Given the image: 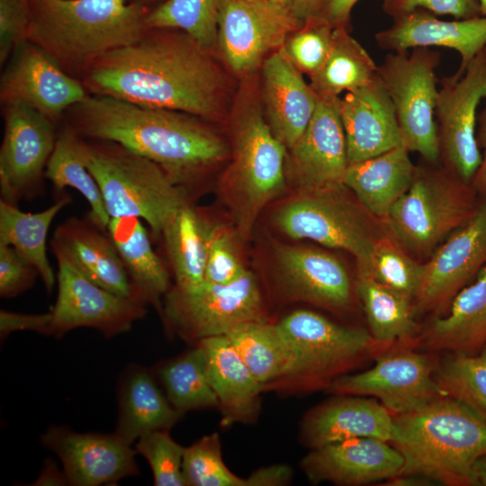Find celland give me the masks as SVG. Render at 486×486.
Masks as SVG:
<instances>
[{
    "mask_svg": "<svg viewBox=\"0 0 486 486\" xmlns=\"http://www.w3.org/2000/svg\"><path fill=\"white\" fill-rule=\"evenodd\" d=\"M151 29L110 51L82 73L88 94L212 119L220 112L223 79L207 50L189 35Z\"/></svg>",
    "mask_w": 486,
    "mask_h": 486,
    "instance_id": "6da1fadb",
    "label": "cell"
},
{
    "mask_svg": "<svg viewBox=\"0 0 486 486\" xmlns=\"http://www.w3.org/2000/svg\"><path fill=\"white\" fill-rule=\"evenodd\" d=\"M68 125L82 138L117 143L190 187L226 153L224 143L191 114L92 94L71 107Z\"/></svg>",
    "mask_w": 486,
    "mask_h": 486,
    "instance_id": "7a4b0ae2",
    "label": "cell"
},
{
    "mask_svg": "<svg viewBox=\"0 0 486 486\" xmlns=\"http://www.w3.org/2000/svg\"><path fill=\"white\" fill-rule=\"evenodd\" d=\"M27 40L69 75L148 31V7L127 0H29Z\"/></svg>",
    "mask_w": 486,
    "mask_h": 486,
    "instance_id": "3957f363",
    "label": "cell"
},
{
    "mask_svg": "<svg viewBox=\"0 0 486 486\" xmlns=\"http://www.w3.org/2000/svg\"><path fill=\"white\" fill-rule=\"evenodd\" d=\"M393 419L391 444L403 456L400 474L419 475L447 486H477L473 466L486 454V421L479 415L445 396L393 415Z\"/></svg>",
    "mask_w": 486,
    "mask_h": 486,
    "instance_id": "277c9868",
    "label": "cell"
},
{
    "mask_svg": "<svg viewBox=\"0 0 486 486\" xmlns=\"http://www.w3.org/2000/svg\"><path fill=\"white\" fill-rule=\"evenodd\" d=\"M85 160L109 216L138 217L148 224L153 238L192 203L188 192L160 166L117 143L86 140Z\"/></svg>",
    "mask_w": 486,
    "mask_h": 486,
    "instance_id": "5b68a950",
    "label": "cell"
},
{
    "mask_svg": "<svg viewBox=\"0 0 486 486\" xmlns=\"http://www.w3.org/2000/svg\"><path fill=\"white\" fill-rule=\"evenodd\" d=\"M417 166L409 190L382 221L389 234L413 257L429 258L438 243L477 211L481 194L437 163Z\"/></svg>",
    "mask_w": 486,
    "mask_h": 486,
    "instance_id": "8992f818",
    "label": "cell"
},
{
    "mask_svg": "<svg viewBox=\"0 0 486 486\" xmlns=\"http://www.w3.org/2000/svg\"><path fill=\"white\" fill-rule=\"evenodd\" d=\"M274 223L293 239H310L346 250L368 276L372 252L389 232L344 185L299 191L275 211Z\"/></svg>",
    "mask_w": 486,
    "mask_h": 486,
    "instance_id": "52a82bcc",
    "label": "cell"
},
{
    "mask_svg": "<svg viewBox=\"0 0 486 486\" xmlns=\"http://www.w3.org/2000/svg\"><path fill=\"white\" fill-rule=\"evenodd\" d=\"M285 148L258 111H249L238 122L233 161L220 194L243 238L262 210L285 191Z\"/></svg>",
    "mask_w": 486,
    "mask_h": 486,
    "instance_id": "ba28073f",
    "label": "cell"
},
{
    "mask_svg": "<svg viewBox=\"0 0 486 486\" xmlns=\"http://www.w3.org/2000/svg\"><path fill=\"white\" fill-rule=\"evenodd\" d=\"M275 325L295 358V374L285 389L328 388L362 360L386 350L366 329L337 324L311 310H294Z\"/></svg>",
    "mask_w": 486,
    "mask_h": 486,
    "instance_id": "9c48e42d",
    "label": "cell"
},
{
    "mask_svg": "<svg viewBox=\"0 0 486 486\" xmlns=\"http://www.w3.org/2000/svg\"><path fill=\"white\" fill-rule=\"evenodd\" d=\"M160 314L169 331L194 344L227 335L248 321L266 320L258 282L248 270L227 284L204 281L192 290L174 285L163 298Z\"/></svg>",
    "mask_w": 486,
    "mask_h": 486,
    "instance_id": "30bf717a",
    "label": "cell"
},
{
    "mask_svg": "<svg viewBox=\"0 0 486 486\" xmlns=\"http://www.w3.org/2000/svg\"><path fill=\"white\" fill-rule=\"evenodd\" d=\"M440 58L439 51L419 47L410 55L389 53L377 68L395 110L402 145L428 163L440 159L435 119L438 94L435 70Z\"/></svg>",
    "mask_w": 486,
    "mask_h": 486,
    "instance_id": "8fae6325",
    "label": "cell"
},
{
    "mask_svg": "<svg viewBox=\"0 0 486 486\" xmlns=\"http://www.w3.org/2000/svg\"><path fill=\"white\" fill-rule=\"evenodd\" d=\"M394 345L375 357L374 365L364 372L342 374L328 391L336 395L372 396L392 415L410 412L445 397L435 380L438 360L433 352Z\"/></svg>",
    "mask_w": 486,
    "mask_h": 486,
    "instance_id": "7c38bea8",
    "label": "cell"
},
{
    "mask_svg": "<svg viewBox=\"0 0 486 486\" xmlns=\"http://www.w3.org/2000/svg\"><path fill=\"white\" fill-rule=\"evenodd\" d=\"M435 119L443 166L472 184L482 163L476 140L477 108L486 97V55L482 50L457 77L440 79ZM439 159V160H440Z\"/></svg>",
    "mask_w": 486,
    "mask_h": 486,
    "instance_id": "4fadbf2b",
    "label": "cell"
},
{
    "mask_svg": "<svg viewBox=\"0 0 486 486\" xmlns=\"http://www.w3.org/2000/svg\"><path fill=\"white\" fill-rule=\"evenodd\" d=\"M0 148L1 200L18 205L43 193L45 170L57 135L54 122L22 103L4 105Z\"/></svg>",
    "mask_w": 486,
    "mask_h": 486,
    "instance_id": "5bb4252c",
    "label": "cell"
},
{
    "mask_svg": "<svg viewBox=\"0 0 486 486\" xmlns=\"http://www.w3.org/2000/svg\"><path fill=\"white\" fill-rule=\"evenodd\" d=\"M303 24L290 7L268 0H220L217 40L230 68L248 73Z\"/></svg>",
    "mask_w": 486,
    "mask_h": 486,
    "instance_id": "9a60e30c",
    "label": "cell"
},
{
    "mask_svg": "<svg viewBox=\"0 0 486 486\" xmlns=\"http://www.w3.org/2000/svg\"><path fill=\"white\" fill-rule=\"evenodd\" d=\"M56 259L58 296L50 310L49 336L60 338L74 328L87 327L111 338L128 331L135 321L145 316V305L107 291L67 260Z\"/></svg>",
    "mask_w": 486,
    "mask_h": 486,
    "instance_id": "2e32d148",
    "label": "cell"
},
{
    "mask_svg": "<svg viewBox=\"0 0 486 486\" xmlns=\"http://www.w3.org/2000/svg\"><path fill=\"white\" fill-rule=\"evenodd\" d=\"M486 265V192L474 215L454 230L426 261V273L414 300L416 311L447 310L454 296Z\"/></svg>",
    "mask_w": 486,
    "mask_h": 486,
    "instance_id": "e0dca14e",
    "label": "cell"
},
{
    "mask_svg": "<svg viewBox=\"0 0 486 486\" xmlns=\"http://www.w3.org/2000/svg\"><path fill=\"white\" fill-rule=\"evenodd\" d=\"M87 95L81 80L28 40L13 52L1 76L0 99L4 105L22 103L52 122Z\"/></svg>",
    "mask_w": 486,
    "mask_h": 486,
    "instance_id": "ac0fdd59",
    "label": "cell"
},
{
    "mask_svg": "<svg viewBox=\"0 0 486 486\" xmlns=\"http://www.w3.org/2000/svg\"><path fill=\"white\" fill-rule=\"evenodd\" d=\"M41 442L60 459L68 485L112 484L140 472L136 450L115 433H77L50 427Z\"/></svg>",
    "mask_w": 486,
    "mask_h": 486,
    "instance_id": "d6986e66",
    "label": "cell"
},
{
    "mask_svg": "<svg viewBox=\"0 0 486 486\" xmlns=\"http://www.w3.org/2000/svg\"><path fill=\"white\" fill-rule=\"evenodd\" d=\"M274 257L278 286L285 298L333 311L352 306L355 286L334 256L310 248L279 245Z\"/></svg>",
    "mask_w": 486,
    "mask_h": 486,
    "instance_id": "ffe728a7",
    "label": "cell"
},
{
    "mask_svg": "<svg viewBox=\"0 0 486 486\" xmlns=\"http://www.w3.org/2000/svg\"><path fill=\"white\" fill-rule=\"evenodd\" d=\"M403 464V456L390 442L356 437L311 449L301 467L312 483L359 486L399 474Z\"/></svg>",
    "mask_w": 486,
    "mask_h": 486,
    "instance_id": "44dd1931",
    "label": "cell"
},
{
    "mask_svg": "<svg viewBox=\"0 0 486 486\" xmlns=\"http://www.w3.org/2000/svg\"><path fill=\"white\" fill-rule=\"evenodd\" d=\"M338 98H320L306 130L291 150L299 191L343 184L349 165Z\"/></svg>",
    "mask_w": 486,
    "mask_h": 486,
    "instance_id": "7402d4cb",
    "label": "cell"
},
{
    "mask_svg": "<svg viewBox=\"0 0 486 486\" xmlns=\"http://www.w3.org/2000/svg\"><path fill=\"white\" fill-rule=\"evenodd\" d=\"M382 50L407 53L409 49L443 47L456 50L461 62L454 74L460 77L467 65L486 47V15L444 21L416 9L392 18V25L374 35Z\"/></svg>",
    "mask_w": 486,
    "mask_h": 486,
    "instance_id": "603a6c76",
    "label": "cell"
},
{
    "mask_svg": "<svg viewBox=\"0 0 486 486\" xmlns=\"http://www.w3.org/2000/svg\"><path fill=\"white\" fill-rule=\"evenodd\" d=\"M349 164L402 145L392 102L378 74L338 99Z\"/></svg>",
    "mask_w": 486,
    "mask_h": 486,
    "instance_id": "cb8c5ba5",
    "label": "cell"
},
{
    "mask_svg": "<svg viewBox=\"0 0 486 486\" xmlns=\"http://www.w3.org/2000/svg\"><path fill=\"white\" fill-rule=\"evenodd\" d=\"M50 247L56 258L67 260L90 281L133 300L126 270L111 236L88 218L70 217L58 224Z\"/></svg>",
    "mask_w": 486,
    "mask_h": 486,
    "instance_id": "d4e9b609",
    "label": "cell"
},
{
    "mask_svg": "<svg viewBox=\"0 0 486 486\" xmlns=\"http://www.w3.org/2000/svg\"><path fill=\"white\" fill-rule=\"evenodd\" d=\"M338 396L315 407L304 417L301 439L306 446L313 449L356 437L393 441V415L378 400Z\"/></svg>",
    "mask_w": 486,
    "mask_h": 486,
    "instance_id": "484cf974",
    "label": "cell"
},
{
    "mask_svg": "<svg viewBox=\"0 0 486 486\" xmlns=\"http://www.w3.org/2000/svg\"><path fill=\"white\" fill-rule=\"evenodd\" d=\"M263 79L268 124L275 137L291 149L309 125L319 97L284 49L265 60Z\"/></svg>",
    "mask_w": 486,
    "mask_h": 486,
    "instance_id": "4316f807",
    "label": "cell"
},
{
    "mask_svg": "<svg viewBox=\"0 0 486 486\" xmlns=\"http://www.w3.org/2000/svg\"><path fill=\"white\" fill-rule=\"evenodd\" d=\"M429 352L474 354L486 346V265L453 299L445 314L435 316L416 344Z\"/></svg>",
    "mask_w": 486,
    "mask_h": 486,
    "instance_id": "83f0119b",
    "label": "cell"
},
{
    "mask_svg": "<svg viewBox=\"0 0 486 486\" xmlns=\"http://www.w3.org/2000/svg\"><path fill=\"white\" fill-rule=\"evenodd\" d=\"M204 349L209 378L219 400L223 426L249 423L260 410L265 390L226 335L199 342Z\"/></svg>",
    "mask_w": 486,
    "mask_h": 486,
    "instance_id": "f1b7e54d",
    "label": "cell"
},
{
    "mask_svg": "<svg viewBox=\"0 0 486 486\" xmlns=\"http://www.w3.org/2000/svg\"><path fill=\"white\" fill-rule=\"evenodd\" d=\"M126 270L133 301L160 313L162 299L172 287L168 269L152 248L141 220L112 217L107 226Z\"/></svg>",
    "mask_w": 486,
    "mask_h": 486,
    "instance_id": "f546056e",
    "label": "cell"
},
{
    "mask_svg": "<svg viewBox=\"0 0 486 486\" xmlns=\"http://www.w3.org/2000/svg\"><path fill=\"white\" fill-rule=\"evenodd\" d=\"M400 145L375 157L349 164L343 184L375 218L383 221L410 187L417 170Z\"/></svg>",
    "mask_w": 486,
    "mask_h": 486,
    "instance_id": "4dcf8cb0",
    "label": "cell"
},
{
    "mask_svg": "<svg viewBox=\"0 0 486 486\" xmlns=\"http://www.w3.org/2000/svg\"><path fill=\"white\" fill-rule=\"evenodd\" d=\"M118 420L114 433L132 445L141 436L169 430L184 413L175 409L145 368H129L118 390Z\"/></svg>",
    "mask_w": 486,
    "mask_h": 486,
    "instance_id": "1f68e13d",
    "label": "cell"
},
{
    "mask_svg": "<svg viewBox=\"0 0 486 486\" xmlns=\"http://www.w3.org/2000/svg\"><path fill=\"white\" fill-rule=\"evenodd\" d=\"M265 389H283L295 374V358L275 323L253 320L227 335Z\"/></svg>",
    "mask_w": 486,
    "mask_h": 486,
    "instance_id": "d6a6232c",
    "label": "cell"
},
{
    "mask_svg": "<svg viewBox=\"0 0 486 486\" xmlns=\"http://www.w3.org/2000/svg\"><path fill=\"white\" fill-rule=\"evenodd\" d=\"M356 295L361 302L369 333L384 349L397 345L415 347L419 329L413 301L379 284L357 275Z\"/></svg>",
    "mask_w": 486,
    "mask_h": 486,
    "instance_id": "836d02e7",
    "label": "cell"
},
{
    "mask_svg": "<svg viewBox=\"0 0 486 486\" xmlns=\"http://www.w3.org/2000/svg\"><path fill=\"white\" fill-rule=\"evenodd\" d=\"M207 222L190 203L170 219L158 237L178 289L192 290L205 281Z\"/></svg>",
    "mask_w": 486,
    "mask_h": 486,
    "instance_id": "e575fe53",
    "label": "cell"
},
{
    "mask_svg": "<svg viewBox=\"0 0 486 486\" xmlns=\"http://www.w3.org/2000/svg\"><path fill=\"white\" fill-rule=\"evenodd\" d=\"M71 200L68 194H64L38 212H25L18 205L0 200V244L14 247L30 261L49 292L55 285L56 277L47 256L48 232L54 218Z\"/></svg>",
    "mask_w": 486,
    "mask_h": 486,
    "instance_id": "d590c367",
    "label": "cell"
},
{
    "mask_svg": "<svg viewBox=\"0 0 486 486\" xmlns=\"http://www.w3.org/2000/svg\"><path fill=\"white\" fill-rule=\"evenodd\" d=\"M86 140L68 124L57 135L56 144L45 170V178L57 191L66 187L79 192L86 200L90 211L87 218L107 230L109 216L97 182L85 160Z\"/></svg>",
    "mask_w": 486,
    "mask_h": 486,
    "instance_id": "8d00e7d4",
    "label": "cell"
},
{
    "mask_svg": "<svg viewBox=\"0 0 486 486\" xmlns=\"http://www.w3.org/2000/svg\"><path fill=\"white\" fill-rule=\"evenodd\" d=\"M378 66L364 47L345 29H334L332 44L310 86L320 98H338L370 83Z\"/></svg>",
    "mask_w": 486,
    "mask_h": 486,
    "instance_id": "74e56055",
    "label": "cell"
},
{
    "mask_svg": "<svg viewBox=\"0 0 486 486\" xmlns=\"http://www.w3.org/2000/svg\"><path fill=\"white\" fill-rule=\"evenodd\" d=\"M158 375L169 402L177 410L219 408V400L212 386L207 359L200 343L163 364Z\"/></svg>",
    "mask_w": 486,
    "mask_h": 486,
    "instance_id": "f35d334b",
    "label": "cell"
},
{
    "mask_svg": "<svg viewBox=\"0 0 486 486\" xmlns=\"http://www.w3.org/2000/svg\"><path fill=\"white\" fill-rule=\"evenodd\" d=\"M435 380L446 396L486 421V346L477 353H449L438 361Z\"/></svg>",
    "mask_w": 486,
    "mask_h": 486,
    "instance_id": "ab89813d",
    "label": "cell"
},
{
    "mask_svg": "<svg viewBox=\"0 0 486 486\" xmlns=\"http://www.w3.org/2000/svg\"><path fill=\"white\" fill-rule=\"evenodd\" d=\"M219 4L220 0H164L148 12L147 26L184 32L209 50L218 39Z\"/></svg>",
    "mask_w": 486,
    "mask_h": 486,
    "instance_id": "60d3db41",
    "label": "cell"
},
{
    "mask_svg": "<svg viewBox=\"0 0 486 486\" xmlns=\"http://www.w3.org/2000/svg\"><path fill=\"white\" fill-rule=\"evenodd\" d=\"M426 273V262L410 255L390 234L375 245L368 276L413 301Z\"/></svg>",
    "mask_w": 486,
    "mask_h": 486,
    "instance_id": "b9f144b4",
    "label": "cell"
},
{
    "mask_svg": "<svg viewBox=\"0 0 486 486\" xmlns=\"http://www.w3.org/2000/svg\"><path fill=\"white\" fill-rule=\"evenodd\" d=\"M182 467L187 485L261 486L256 472L240 478L226 466L218 433L204 436L185 447Z\"/></svg>",
    "mask_w": 486,
    "mask_h": 486,
    "instance_id": "7bdbcfd3",
    "label": "cell"
},
{
    "mask_svg": "<svg viewBox=\"0 0 486 486\" xmlns=\"http://www.w3.org/2000/svg\"><path fill=\"white\" fill-rule=\"evenodd\" d=\"M168 431L155 430L141 436L135 445L136 453L148 463L156 486H187L182 467L185 447Z\"/></svg>",
    "mask_w": 486,
    "mask_h": 486,
    "instance_id": "ee69618b",
    "label": "cell"
},
{
    "mask_svg": "<svg viewBox=\"0 0 486 486\" xmlns=\"http://www.w3.org/2000/svg\"><path fill=\"white\" fill-rule=\"evenodd\" d=\"M334 29L320 21H305L284 48L292 64L310 77L323 66L332 44Z\"/></svg>",
    "mask_w": 486,
    "mask_h": 486,
    "instance_id": "f6af8a7d",
    "label": "cell"
},
{
    "mask_svg": "<svg viewBox=\"0 0 486 486\" xmlns=\"http://www.w3.org/2000/svg\"><path fill=\"white\" fill-rule=\"evenodd\" d=\"M246 272L231 233L222 226L208 221L204 280L227 284L238 280Z\"/></svg>",
    "mask_w": 486,
    "mask_h": 486,
    "instance_id": "bcb514c9",
    "label": "cell"
},
{
    "mask_svg": "<svg viewBox=\"0 0 486 486\" xmlns=\"http://www.w3.org/2000/svg\"><path fill=\"white\" fill-rule=\"evenodd\" d=\"M29 0H0V63L27 41L30 25Z\"/></svg>",
    "mask_w": 486,
    "mask_h": 486,
    "instance_id": "7dc6e473",
    "label": "cell"
},
{
    "mask_svg": "<svg viewBox=\"0 0 486 486\" xmlns=\"http://www.w3.org/2000/svg\"><path fill=\"white\" fill-rule=\"evenodd\" d=\"M40 276L36 267L14 247L0 244V296L13 298L31 289Z\"/></svg>",
    "mask_w": 486,
    "mask_h": 486,
    "instance_id": "c3c4849f",
    "label": "cell"
},
{
    "mask_svg": "<svg viewBox=\"0 0 486 486\" xmlns=\"http://www.w3.org/2000/svg\"><path fill=\"white\" fill-rule=\"evenodd\" d=\"M382 8L392 19L416 9L457 20L482 16L477 0H383Z\"/></svg>",
    "mask_w": 486,
    "mask_h": 486,
    "instance_id": "681fc988",
    "label": "cell"
},
{
    "mask_svg": "<svg viewBox=\"0 0 486 486\" xmlns=\"http://www.w3.org/2000/svg\"><path fill=\"white\" fill-rule=\"evenodd\" d=\"M359 0H293L292 13L303 22L320 21L333 29H349L351 13Z\"/></svg>",
    "mask_w": 486,
    "mask_h": 486,
    "instance_id": "f907efd6",
    "label": "cell"
},
{
    "mask_svg": "<svg viewBox=\"0 0 486 486\" xmlns=\"http://www.w3.org/2000/svg\"><path fill=\"white\" fill-rule=\"evenodd\" d=\"M50 320V311L46 313L28 314L1 310V339L5 338L10 333L21 330H29L49 335Z\"/></svg>",
    "mask_w": 486,
    "mask_h": 486,
    "instance_id": "816d5d0a",
    "label": "cell"
},
{
    "mask_svg": "<svg viewBox=\"0 0 486 486\" xmlns=\"http://www.w3.org/2000/svg\"><path fill=\"white\" fill-rule=\"evenodd\" d=\"M476 140L482 153V163L475 174L472 185L482 194L486 192V108L477 116Z\"/></svg>",
    "mask_w": 486,
    "mask_h": 486,
    "instance_id": "f5cc1de1",
    "label": "cell"
},
{
    "mask_svg": "<svg viewBox=\"0 0 486 486\" xmlns=\"http://www.w3.org/2000/svg\"><path fill=\"white\" fill-rule=\"evenodd\" d=\"M33 485H68V482L64 472L54 462L48 460Z\"/></svg>",
    "mask_w": 486,
    "mask_h": 486,
    "instance_id": "db71d44e",
    "label": "cell"
},
{
    "mask_svg": "<svg viewBox=\"0 0 486 486\" xmlns=\"http://www.w3.org/2000/svg\"><path fill=\"white\" fill-rule=\"evenodd\" d=\"M433 481L428 478L414 474H397L385 481L382 485L387 486H427L432 485Z\"/></svg>",
    "mask_w": 486,
    "mask_h": 486,
    "instance_id": "11a10c76",
    "label": "cell"
},
{
    "mask_svg": "<svg viewBox=\"0 0 486 486\" xmlns=\"http://www.w3.org/2000/svg\"><path fill=\"white\" fill-rule=\"evenodd\" d=\"M477 486H486V454L478 458L473 466Z\"/></svg>",
    "mask_w": 486,
    "mask_h": 486,
    "instance_id": "9f6ffc18",
    "label": "cell"
},
{
    "mask_svg": "<svg viewBox=\"0 0 486 486\" xmlns=\"http://www.w3.org/2000/svg\"><path fill=\"white\" fill-rule=\"evenodd\" d=\"M268 1L277 4L287 6V7H290L292 3L293 2V0H268Z\"/></svg>",
    "mask_w": 486,
    "mask_h": 486,
    "instance_id": "6f0895ef",
    "label": "cell"
},
{
    "mask_svg": "<svg viewBox=\"0 0 486 486\" xmlns=\"http://www.w3.org/2000/svg\"><path fill=\"white\" fill-rule=\"evenodd\" d=\"M158 1H161V0H133L132 2L148 7V5H149V4H151L155 3V2H158Z\"/></svg>",
    "mask_w": 486,
    "mask_h": 486,
    "instance_id": "680465c9",
    "label": "cell"
},
{
    "mask_svg": "<svg viewBox=\"0 0 486 486\" xmlns=\"http://www.w3.org/2000/svg\"><path fill=\"white\" fill-rule=\"evenodd\" d=\"M481 8L482 15H486V0H477Z\"/></svg>",
    "mask_w": 486,
    "mask_h": 486,
    "instance_id": "91938a15",
    "label": "cell"
},
{
    "mask_svg": "<svg viewBox=\"0 0 486 486\" xmlns=\"http://www.w3.org/2000/svg\"><path fill=\"white\" fill-rule=\"evenodd\" d=\"M483 51H484V53H485V55H486V47L483 49Z\"/></svg>",
    "mask_w": 486,
    "mask_h": 486,
    "instance_id": "94428289",
    "label": "cell"
}]
</instances>
